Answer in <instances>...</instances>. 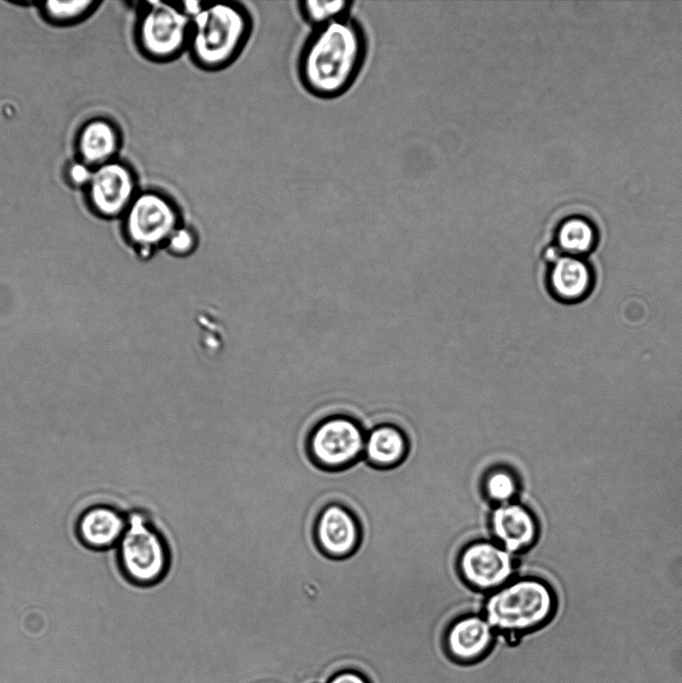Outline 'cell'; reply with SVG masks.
I'll list each match as a JSON object with an SVG mask.
<instances>
[{
	"instance_id": "11",
	"label": "cell",
	"mask_w": 682,
	"mask_h": 683,
	"mask_svg": "<svg viewBox=\"0 0 682 683\" xmlns=\"http://www.w3.org/2000/svg\"><path fill=\"white\" fill-rule=\"evenodd\" d=\"M488 524L491 539L514 556L531 549L540 537L536 513L519 500L493 506Z\"/></svg>"
},
{
	"instance_id": "6",
	"label": "cell",
	"mask_w": 682,
	"mask_h": 683,
	"mask_svg": "<svg viewBox=\"0 0 682 683\" xmlns=\"http://www.w3.org/2000/svg\"><path fill=\"white\" fill-rule=\"evenodd\" d=\"M191 19L178 1L153 0L142 3L136 24V41L141 53L156 63H168L187 53Z\"/></svg>"
},
{
	"instance_id": "5",
	"label": "cell",
	"mask_w": 682,
	"mask_h": 683,
	"mask_svg": "<svg viewBox=\"0 0 682 683\" xmlns=\"http://www.w3.org/2000/svg\"><path fill=\"white\" fill-rule=\"evenodd\" d=\"M115 548L118 570L134 586L156 585L168 573L167 540L143 511L127 513L126 529Z\"/></svg>"
},
{
	"instance_id": "20",
	"label": "cell",
	"mask_w": 682,
	"mask_h": 683,
	"mask_svg": "<svg viewBox=\"0 0 682 683\" xmlns=\"http://www.w3.org/2000/svg\"><path fill=\"white\" fill-rule=\"evenodd\" d=\"M200 245V235L196 228L186 221L170 237L164 250L169 256L184 259L192 256Z\"/></svg>"
},
{
	"instance_id": "15",
	"label": "cell",
	"mask_w": 682,
	"mask_h": 683,
	"mask_svg": "<svg viewBox=\"0 0 682 683\" xmlns=\"http://www.w3.org/2000/svg\"><path fill=\"white\" fill-rule=\"evenodd\" d=\"M592 272L578 257L563 255L554 257L547 275L552 295L564 302L584 298L592 287Z\"/></svg>"
},
{
	"instance_id": "3",
	"label": "cell",
	"mask_w": 682,
	"mask_h": 683,
	"mask_svg": "<svg viewBox=\"0 0 682 683\" xmlns=\"http://www.w3.org/2000/svg\"><path fill=\"white\" fill-rule=\"evenodd\" d=\"M557 607L556 593L547 581L521 575L487 594L482 615L495 633L515 638L544 628Z\"/></svg>"
},
{
	"instance_id": "9",
	"label": "cell",
	"mask_w": 682,
	"mask_h": 683,
	"mask_svg": "<svg viewBox=\"0 0 682 683\" xmlns=\"http://www.w3.org/2000/svg\"><path fill=\"white\" fill-rule=\"evenodd\" d=\"M87 189L91 207L103 218H122L140 190L133 169L116 160L97 166Z\"/></svg>"
},
{
	"instance_id": "21",
	"label": "cell",
	"mask_w": 682,
	"mask_h": 683,
	"mask_svg": "<svg viewBox=\"0 0 682 683\" xmlns=\"http://www.w3.org/2000/svg\"><path fill=\"white\" fill-rule=\"evenodd\" d=\"M95 3L86 0L74 1H47L44 3V12L52 20L68 22L83 16Z\"/></svg>"
},
{
	"instance_id": "4",
	"label": "cell",
	"mask_w": 682,
	"mask_h": 683,
	"mask_svg": "<svg viewBox=\"0 0 682 683\" xmlns=\"http://www.w3.org/2000/svg\"><path fill=\"white\" fill-rule=\"evenodd\" d=\"M185 222L176 199L159 188L139 190L122 216V235L141 260L164 252L175 230Z\"/></svg>"
},
{
	"instance_id": "24",
	"label": "cell",
	"mask_w": 682,
	"mask_h": 683,
	"mask_svg": "<svg viewBox=\"0 0 682 683\" xmlns=\"http://www.w3.org/2000/svg\"><path fill=\"white\" fill-rule=\"evenodd\" d=\"M207 1L202 0H182L178 1L182 11L192 19L195 17L205 6Z\"/></svg>"
},
{
	"instance_id": "13",
	"label": "cell",
	"mask_w": 682,
	"mask_h": 683,
	"mask_svg": "<svg viewBox=\"0 0 682 683\" xmlns=\"http://www.w3.org/2000/svg\"><path fill=\"white\" fill-rule=\"evenodd\" d=\"M495 631L483 615L469 613L453 621L446 633L450 655L464 662L483 656L491 647Z\"/></svg>"
},
{
	"instance_id": "19",
	"label": "cell",
	"mask_w": 682,
	"mask_h": 683,
	"mask_svg": "<svg viewBox=\"0 0 682 683\" xmlns=\"http://www.w3.org/2000/svg\"><path fill=\"white\" fill-rule=\"evenodd\" d=\"M352 2L347 0H302L298 10L312 29L349 16Z\"/></svg>"
},
{
	"instance_id": "12",
	"label": "cell",
	"mask_w": 682,
	"mask_h": 683,
	"mask_svg": "<svg viewBox=\"0 0 682 683\" xmlns=\"http://www.w3.org/2000/svg\"><path fill=\"white\" fill-rule=\"evenodd\" d=\"M127 526V513L109 504L85 508L75 522V535L86 548L95 551L117 546Z\"/></svg>"
},
{
	"instance_id": "23",
	"label": "cell",
	"mask_w": 682,
	"mask_h": 683,
	"mask_svg": "<svg viewBox=\"0 0 682 683\" xmlns=\"http://www.w3.org/2000/svg\"><path fill=\"white\" fill-rule=\"evenodd\" d=\"M327 683H368L359 673L346 670L334 674Z\"/></svg>"
},
{
	"instance_id": "1",
	"label": "cell",
	"mask_w": 682,
	"mask_h": 683,
	"mask_svg": "<svg viewBox=\"0 0 682 683\" xmlns=\"http://www.w3.org/2000/svg\"><path fill=\"white\" fill-rule=\"evenodd\" d=\"M366 50L362 28L349 16L312 29L297 61L301 84L318 98L341 96L356 80Z\"/></svg>"
},
{
	"instance_id": "14",
	"label": "cell",
	"mask_w": 682,
	"mask_h": 683,
	"mask_svg": "<svg viewBox=\"0 0 682 683\" xmlns=\"http://www.w3.org/2000/svg\"><path fill=\"white\" fill-rule=\"evenodd\" d=\"M409 450V439L401 425L382 422L366 431L363 458L376 468L399 465Z\"/></svg>"
},
{
	"instance_id": "17",
	"label": "cell",
	"mask_w": 682,
	"mask_h": 683,
	"mask_svg": "<svg viewBox=\"0 0 682 683\" xmlns=\"http://www.w3.org/2000/svg\"><path fill=\"white\" fill-rule=\"evenodd\" d=\"M520 489L517 473L503 463L488 468L482 478L483 493L494 506L514 501Z\"/></svg>"
},
{
	"instance_id": "18",
	"label": "cell",
	"mask_w": 682,
	"mask_h": 683,
	"mask_svg": "<svg viewBox=\"0 0 682 683\" xmlns=\"http://www.w3.org/2000/svg\"><path fill=\"white\" fill-rule=\"evenodd\" d=\"M595 230L584 218L566 219L558 228L556 241L558 248L566 255L578 257L588 253L595 244Z\"/></svg>"
},
{
	"instance_id": "16",
	"label": "cell",
	"mask_w": 682,
	"mask_h": 683,
	"mask_svg": "<svg viewBox=\"0 0 682 683\" xmlns=\"http://www.w3.org/2000/svg\"><path fill=\"white\" fill-rule=\"evenodd\" d=\"M119 143L117 128L107 120L95 119L81 129L77 145L81 161L97 167L111 161Z\"/></svg>"
},
{
	"instance_id": "10",
	"label": "cell",
	"mask_w": 682,
	"mask_h": 683,
	"mask_svg": "<svg viewBox=\"0 0 682 683\" xmlns=\"http://www.w3.org/2000/svg\"><path fill=\"white\" fill-rule=\"evenodd\" d=\"M362 537L361 525L354 512L340 502L321 508L313 526V538L320 553L332 560L351 556Z\"/></svg>"
},
{
	"instance_id": "7",
	"label": "cell",
	"mask_w": 682,
	"mask_h": 683,
	"mask_svg": "<svg viewBox=\"0 0 682 683\" xmlns=\"http://www.w3.org/2000/svg\"><path fill=\"white\" fill-rule=\"evenodd\" d=\"M366 430L355 417L337 413L318 420L310 429L306 451L312 463L326 472L351 467L363 457Z\"/></svg>"
},
{
	"instance_id": "8",
	"label": "cell",
	"mask_w": 682,
	"mask_h": 683,
	"mask_svg": "<svg viewBox=\"0 0 682 683\" xmlns=\"http://www.w3.org/2000/svg\"><path fill=\"white\" fill-rule=\"evenodd\" d=\"M461 578L481 592H493L517 576L516 558L492 539L466 544L457 558Z\"/></svg>"
},
{
	"instance_id": "22",
	"label": "cell",
	"mask_w": 682,
	"mask_h": 683,
	"mask_svg": "<svg viewBox=\"0 0 682 683\" xmlns=\"http://www.w3.org/2000/svg\"><path fill=\"white\" fill-rule=\"evenodd\" d=\"M92 173L93 170L90 169L89 165L83 161H79L74 162L69 166L67 176L71 184L77 186H87L91 179Z\"/></svg>"
},
{
	"instance_id": "2",
	"label": "cell",
	"mask_w": 682,
	"mask_h": 683,
	"mask_svg": "<svg viewBox=\"0 0 682 683\" xmlns=\"http://www.w3.org/2000/svg\"><path fill=\"white\" fill-rule=\"evenodd\" d=\"M253 20L237 1L206 2L191 19L187 53L198 68L215 72L230 66L249 41Z\"/></svg>"
}]
</instances>
